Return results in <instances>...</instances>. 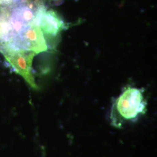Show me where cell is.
I'll use <instances>...</instances> for the list:
<instances>
[{
    "label": "cell",
    "mask_w": 157,
    "mask_h": 157,
    "mask_svg": "<svg viewBox=\"0 0 157 157\" xmlns=\"http://www.w3.org/2000/svg\"><path fill=\"white\" fill-rule=\"evenodd\" d=\"M33 23L38 26L44 33L56 36L63 30L65 25L62 18L52 10H47L43 6L36 13Z\"/></svg>",
    "instance_id": "4"
},
{
    "label": "cell",
    "mask_w": 157,
    "mask_h": 157,
    "mask_svg": "<svg viewBox=\"0 0 157 157\" xmlns=\"http://www.w3.org/2000/svg\"><path fill=\"white\" fill-rule=\"evenodd\" d=\"M4 47L30 51L35 54H39L48 49L41 29L33 23L22 33Z\"/></svg>",
    "instance_id": "3"
},
{
    "label": "cell",
    "mask_w": 157,
    "mask_h": 157,
    "mask_svg": "<svg viewBox=\"0 0 157 157\" xmlns=\"http://www.w3.org/2000/svg\"><path fill=\"white\" fill-rule=\"evenodd\" d=\"M6 59L10 62L15 72L22 76L33 89H37L33 75L32 66L33 57L36 54L32 51L22 49H13L6 47L0 48Z\"/></svg>",
    "instance_id": "2"
},
{
    "label": "cell",
    "mask_w": 157,
    "mask_h": 157,
    "mask_svg": "<svg viewBox=\"0 0 157 157\" xmlns=\"http://www.w3.org/2000/svg\"><path fill=\"white\" fill-rule=\"evenodd\" d=\"M18 1L19 0H0V6L11 5Z\"/></svg>",
    "instance_id": "6"
},
{
    "label": "cell",
    "mask_w": 157,
    "mask_h": 157,
    "mask_svg": "<svg viewBox=\"0 0 157 157\" xmlns=\"http://www.w3.org/2000/svg\"><path fill=\"white\" fill-rule=\"evenodd\" d=\"M10 6H0V42L6 44L12 40Z\"/></svg>",
    "instance_id": "5"
},
{
    "label": "cell",
    "mask_w": 157,
    "mask_h": 157,
    "mask_svg": "<svg viewBox=\"0 0 157 157\" xmlns=\"http://www.w3.org/2000/svg\"><path fill=\"white\" fill-rule=\"evenodd\" d=\"M146 102L141 90L128 87L115 102L112 113V124L117 127L137 119L146 109Z\"/></svg>",
    "instance_id": "1"
}]
</instances>
